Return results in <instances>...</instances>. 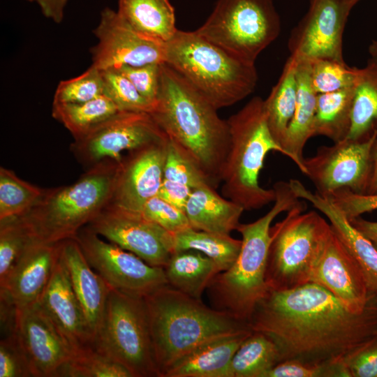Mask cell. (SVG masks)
I'll return each mask as SVG.
<instances>
[{
  "mask_svg": "<svg viewBox=\"0 0 377 377\" xmlns=\"http://www.w3.org/2000/svg\"><path fill=\"white\" fill-rule=\"evenodd\" d=\"M33 240L20 216L0 220V285Z\"/></svg>",
  "mask_w": 377,
  "mask_h": 377,
  "instance_id": "8d00e7d4",
  "label": "cell"
},
{
  "mask_svg": "<svg viewBox=\"0 0 377 377\" xmlns=\"http://www.w3.org/2000/svg\"><path fill=\"white\" fill-rule=\"evenodd\" d=\"M273 188L274 205L256 221L239 223L237 230L242 239L239 255L233 265L219 273L208 286L216 309L248 325L256 306L269 290L266 270L271 223L277 215L300 202L289 182H277Z\"/></svg>",
  "mask_w": 377,
  "mask_h": 377,
  "instance_id": "277c9868",
  "label": "cell"
},
{
  "mask_svg": "<svg viewBox=\"0 0 377 377\" xmlns=\"http://www.w3.org/2000/svg\"><path fill=\"white\" fill-rule=\"evenodd\" d=\"M164 269L170 286L198 300L221 272L211 258L192 249L173 253Z\"/></svg>",
  "mask_w": 377,
  "mask_h": 377,
  "instance_id": "83f0119b",
  "label": "cell"
},
{
  "mask_svg": "<svg viewBox=\"0 0 377 377\" xmlns=\"http://www.w3.org/2000/svg\"><path fill=\"white\" fill-rule=\"evenodd\" d=\"M104 94L110 98L121 111L151 113L154 105L143 97L133 84L115 68L101 70Z\"/></svg>",
  "mask_w": 377,
  "mask_h": 377,
  "instance_id": "f35d334b",
  "label": "cell"
},
{
  "mask_svg": "<svg viewBox=\"0 0 377 377\" xmlns=\"http://www.w3.org/2000/svg\"><path fill=\"white\" fill-rule=\"evenodd\" d=\"M119 111L114 102L103 94L83 103H52V115L68 129L75 140Z\"/></svg>",
  "mask_w": 377,
  "mask_h": 377,
  "instance_id": "1f68e13d",
  "label": "cell"
},
{
  "mask_svg": "<svg viewBox=\"0 0 377 377\" xmlns=\"http://www.w3.org/2000/svg\"><path fill=\"white\" fill-rule=\"evenodd\" d=\"M227 121L230 147L221 173L222 195L244 210L262 208L276 199L273 188L259 184L265 158L270 151L287 154L271 133L260 97L252 98Z\"/></svg>",
  "mask_w": 377,
  "mask_h": 377,
  "instance_id": "8992f818",
  "label": "cell"
},
{
  "mask_svg": "<svg viewBox=\"0 0 377 377\" xmlns=\"http://www.w3.org/2000/svg\"><path fill=\"white\" fill-rule=\"evenodd\" d=\"M297 60V102L293 117L287 130L283 148L286 151L287 156L304 173V157L303 156V151L307 141L314 136L317 94L311 84L309 61Z\"/></svg>",
  "mask_w": 377,
  "mask_h": 377,
  "instance_id": "484cf974",
  "label": "cell"
},
{
  "mask_svg": "<svg viewBox=\"0 0 377 377\" xmlns=\"http://www.w3.org/2000/svg\"><path fill=\"white\" fill-rule=\"evenodd\" d=\"M59 253L94 339L111 288L89 265L75 238L60 242Z\"/></svg>",
  "mask_w": 377,
  "mask_h": 377,
  "instance_id": "603a6c76",
  "label": "cell"
},
{
  "mask_svg": "<svg viewBox=\"0 0 377 377\" xmlns=\"http://www.w3.org/2000/svg\"><path fill=\"white\" fill-rule=\"evenodd\" d=\"M173 253L184 250L198 251L211 258L221 272L228 269L235 262L242 240L219 233L197 230L192 228L172 233Z\"/></svg>",
  "mask_w": 377,
  "mask_h": 377,
  "instance_id": "d6a6232c",
  "label": "cell"
},
{
  "mask_svg": "<svg viewBox=\"0 0 377 377\" xmlns=\"http://www.w3.org/2000/svg\"><path fill=\"white\" fill-rule=\"evenodd\" d=\"M300 201L270 228L266 281L269 290H289L309 282L312 267L330 230L315 211Z\"/></svg>",
  "mask_w": 377,
  "mask_h": 377,
  "instance_id": "ba28073f",
  "label": "cell"
},
{
  "mask_svg": "<svg viewBox=\"0 0 377 377\" xmlns=\"http://www.w3.org/2000/svg\"><path fill=\"white\" fill-rule=\"evenodd\" d=\"M150 114L216 188L230 147L228 121L166 63L161 64L158 95Z\"/></svg>",
  "mask_w": 377,
  "mask_h": 377,
  "instance_id": "7a4b0ae2",
  "label": "cell"
},
{
  "mask_svg": "<svg viewBox=\"0 0 377 377\" xmlns=\"http://www.w3.org/2000/svg\"><path fill=\"white\" fill-rule=\"evenodd\" d=\"M163 179L186 185L193 190L205 186H213L204 172L169 138Z\"/></svg>",
  "mask_w": 377,
  "mask_h": 377,
  "instance_id": "60d3db41",
  "label": "cell"
},
{
  "mask_svg": "<svg viewBox=\"0 0 377 377\" xmlns=\"http://www.w3.org/2000/svg\"><path fill=\"white\" fill-rule=\"evenodd\" d=\"M160 377L176 361L213 338L251 330L230 314L205 306L170 285L144 297Z\"/></svg>",
  "mask_w": 377,
  "mask_h": 377,
  "instance_id": "3957f363",
  "label": "cell"
},
{
  "mask_svg": "<svg viewBox=\"0 0 377 377\" xmlns=\"http://www.w3.org/2000/svg\"><path fill=\"white\" fill-rule=\"evenodd\" d=\"M119 163H101L70 185L44 189L36 205L20 216L32 237L47 244L73 238L110 202Z\"/></svg>",
  "mask_w": 377,
  "mask_h": 377,
  "instance_id": "5b68a950",
  "label": "cell"
},
{
  "mask_svg": "<svg viewBox=\"0 0 377 377\" xmlns=\"http://www.w3.org/2000/svg\"><path fill=\"white\" fill-rule=\"evenodd\" d=\"M73 238L91 267L112 290L144 298L169 285L164 268L150 265L135 254L103 240L87 226Z\"/></svg>",
  "mask_w": 377,
  "mask_h": 377,
  "instance_id": "7c38bea8",
  "label": "cell"
},
{
  "mask_svg": "<svg viewBox=\"0 0 377 377\" xmlns=\"http://www.w3.org/2000/svg\"><path fill=\"white\" fill-rule=\"evenodd\" d=\"M38 304L75 350L92 346L93 336L60 257Z\"/></svg>",
  "mask_w": 377,
  "mask_h": 377,
  "instance_id": "44dd1931",
  "label": "cell"
},
{
  "mask_svg": "<svg viewBox=\"0 0 377 377\" xmlns=\"http://www.w3.org/2000/svg\"><path fill=\"white\" fill-rule=\"evenodd\" d=\"M57 377H133L122 364L92 346L75 350L59 369Z\"/></svg>",
  "mask_w": 377,
  "mask_h": 377,
  "instance_id": "d590c367",
  "label": "cell"
},
{
  "mask_svg": "<svg viewBox=\"0 0 377 377\" xmlns=\"http://www.w3.org/2000/svg\"><path fill=\"white\" fill-rule=\"evenodd\" d=\"M44 188L33 185L10 169L0 168V220L21 216L39 200Z\"/></svg>",
  "mask_w": 377,
  "mask_h": 377,
  "instance_id": "e575fe53",
  "label": "cell"
},
{
  "mask_svg": "<svg viewBox=\"0 0 377 377\" xmlns=\"http://www.w3.org/2000/svg\"><path fill=\"white\" fill-rule=\"evenodd\" d=\"M249 325L274 341L279 363L318 366L344 362L377 337V293L363 311L353 312L313 282L269 290Z\"/></svg>",
  "mask_w": 377,
  "mask_h": 377,
  "instance_id": "6da1fadb",
  "label": "cell"
},
{
  "mask_svg": "<svg viewBox=\"0 0 377 377\" xmlns=\"http://www.w3.org/2000/svg\"><path fill=\"white\" fill-rule=\"evenodd\" d=\"M356 3L351 0H309L306 13L290 34V56L298 60L343 61V34Z\"/></svg>",
  "mask_w": 377,
  "mask_h": 377,
  "instance_id": "9a60e30c",
  "label": "cell"
},
{
  "mask_svg": "<svg viewBox=\"0 0 377 377\" xmlns=\"http://www.w3.org/2000/svg\"><path fill=\"white\" fill-rule=\"evenodd\" d=\"M377 133V66L371 59L358 68L354 84L351 123L346 138L363 140Z\"/></svg>",
  "mask_w": 377,
  "mask_h": 377,
  "instance_id": "f546056e",
  "label": "cell"
},
{
  "mask_svg": "<svg viewBox=\"0 0 377 377\" xmlns=\"http://www.w3.org/2000/svg\"><path fill=\"white\" fill-rule=\"evenodd\" d=\"M251 332L246 330L200 344L174 362L163 377H228L233 355Z\"/></svg>",
  "mask_w": 377,
  "mask_h": 377,
  "instance_id": "cb8c5ba5",
  "label": "cell"
},
{
  "mask_svg": "<svg viewBox=\"0 0 377 377\" xmlns=\"http://www.w3.org/2000/svg\"><path fill=\"white\" fill-rule=\"evenodd\" d=\"M369 52L371 60L377 66V39L374 40L369 46Z\"/></svg>",
  "mask_w": 377,
  "mask_h": 377,
  "instance_id": "f5cc1de1",
  "label": "cell"
},
{
  "mask_svg": "<svg viewBox=\"0 0 377 377\" xmlns=\"http://www.w3.org/2000/svg\"><path fill=\"white\" fill-rule=\"evenodd\" d=\"M353 96L354 85L317 94L314 136L323 135L333 142L347 138L350 128Z\"/></svg>",
  "mask_w": 377,
  "mask_h": 377,
  "instance_id": "4dcf8cb0",
  "label": "cell"
},
{
  "mask_svg": "<svg viewBox=\"0 0 377 377\" xmlns=\"http://www.w3.org/2000/svg\"><path fill=\"white\" fill-rule=\"evenodd\" d=\"M94 33L98 43L91 51V66L99 70L165 63L166 43L140 34L110 8L102 10Z\"/></svg>",
  "mask_w": 377,
  "mask_h": 377,
  "instance_id": "2e32d148",
  "label": "cell"
},
{
  "mask_svg": "<svg viewBox=\"0 0 377 377\" xmlns=\"http://www.w3.org/2000/svg\"><path fill=\"white\" fill-rule=\"evenodd\" d=\"M25 1H27L29 2H36L37 0H25Z\"/></svg>",
  "mask_w": 377,
  "mask_h": 377,
  "instance_id": "11a10c76",
  "label": "cell"
},
{
  "mask_svg": "<svg viewBox=\"0 0 377 377\" xmlns=\"http://www.w3.org/2000/svg\"><path fill=\"white\" fill-rule=\"evenodd\" d=\"M168 139L131 150L119 161L110 204L140 213L163 180Z\"/></svg>",
  "mask_w": 377,
  "mask_h": 377,
  "instance_id": "ac0fdd59",
  "label": "cell"
},
{
  "mask_svg": "<svg viewBox=\"0 0 377 377\" xmlns=\"http://www.w3.org/2000/svg\"><path fill=\"white\" fill-rule=\"evenodd\" d=\"M92 347L133 377H160L144 298L111 289Z\"/></svg>",
  "mask_w": 377,
  "mask_h": 377,
  "instance_id": "9c48e42d",
  "label": "cell"
},
{
  "mask_svg": "<svg viewBox=\"0 0 377 377\" xmlns=\"http://www.w3.org/2000/svg\"><path fill=\"white\" fill-rule=\"evenodd\" d=\"M309 282L328 290L353 312L363 311L376 294L370 291L359 265L332 227L312 267Z\"/></svg>",
  "mask_w": 377,
  "mask_h": 377,
  "instance_id": "e0dca14e",
  "label": "cell"
},
{
  "mask_svg": "<svg viewBox=\"0 0 377 377\" xmlns=\"http://www.w3.org/2000/svg\"><path fill=\"white\" fill-rule=\"evenodd\" d=\"M297 68V60L290 55L278 82L272 89L267 99L264 100L269 130L274 140L282 148L296 106Z\"/></svg>",
  "mask_w": 377,
  "mask_h": 377,
  "instance_id": "f1b7e54d",
  "label": "cell"
},
{
  "mask_svg": "<svg viewBox=\"0 0 377 377\" xmlns=\"http://www.w3.org/2000/svg\"><path fill=\"white\" fill-rule=\"evenodd\" d=\"M86 226L152 266L164 268L173 253L172 232L139 212L110 203Z\"/></svg>",
  "mask_w": 377,
  "mask_h": 377,
  "instance_id": "5bb4252c",
  "label": "cell"
},
{
  "mask_svg": "<svg viewBox=\"0 0 377 377\" xmlns=\"http://www.w3.org/2000/svg\"><path fill=\"white\" fill-rule=\"evenodd\" d=\"M161 64L123 66L115 69L124 75L143 97L155 105L159 91Z\"/></svg>",
  "mask_w": 377,
  "mask_h": 377,
  "instance_id": "f6af8a7d",
  "label": "cell"
},
{
  "mask_svg": "<svg viewBox=\"0 0 377 377\" xmlns=\"http://www.w3.org/2000/svg\"><path fill=\"white\" fill-rule=\"evenodd\" d=\"M374 244V246L377 248V240L372 242Z\"/></svg>",
  "mask_w": 377,
  "mask_h": 377,
  "instance_id": "db71d44e",
  "label": "cell"
},
{
  "mask_svg": "<svg viewBox=\"0 0 377 377\" xmlns=\"http://www.w3.org/2000/svg\"><path fill=\"white\" fill-rule=\"evenodd\" d=\"M166 139L150 113L119 111L74 140L70 150L87 170L101 163L119 162L126 151Z\"/></svg>",
  "mask_w": 377,
  "mask_h": 377,
  "instance_id": "8fae6325",
  "label": "cell"
},
{
  "mask_svg": "<svg viewBox=\"0 0 377 377\" xmlns=\"http://www.w3.org/2000/svg\"><path fill=\"white\" fill-rule=\"evenodd\" d=\"M365 194H377V138L371 151V172Z\"/></svg>",
  "mask_w": 377,
  "mask_h": 377,
  "instance_id": "816d5d0a",
  "label": "cell"
},
{
  "mask_svg": "<svg viewBox=\"0 0 377 377\" xmlns=\"http://www.w3.org/2000/svg\"><path fill=\"white\" fill-rule=\"evenodd\" d=\"M353 227L371 242L377 240V222L369 221L360 216L349 220Z\"/></svg>",
  "mask_w": 377,
  "mask_h": 377,
  "instance_id": "f907efd6",
  "label": "cell"
},
{
  "mask_svg": "<svg viewBox=\"0 0 377 377\" xmlns=\"http://www.w3.org/2000/svg\"><path fill=\"white\" fill-rule=\"evenodd\" d=\"M59 258V242L47 244L34 239L4 283L0 285V297L8 300L16 309L37 303Z\"/></svg>",
  "mask_w": 377,
  "mask_h": 377,
  "instance_id": "ffe728a7",
  "label": "cell"
},
{
  "mask_svg": "<svg viewBox=\"0 0 377 377\" xmlns=\"http://www.w3.org/2000/svg\"><path fill=\"white\" fill-rule=\"evenodd\" d=\"M117 11L133 29L156 42L168 43L178 30L169 0H119Z\"/></svg>",
  "mask_w": 377,
  "mask_h": 377,
  "instance_id": "4316f807",
  "label": "cell"
},
{
  "mask_svg": "<svg viewBox=\"0 0 377 377\" xmlns=\"http://www.w3.org/2000/svg\"><path fill=\"white\" fill-rule=\"evenodd\" d=\"M192 191L186 185L163 179L157 195L184 212Z\"/></svg>",
  "mask_w": 377,
  "mask_h": 377,
  "instance_id": "c3c4849f",
  "label": "cell"
},
{
  "mask_svg": "<svg viewBox=\"0 0 377 377\" xmlns=\"http://www.w3.org/2000/svg\"><path fill=\"white\" fill-rule=\"evenodd\" d=\"M165 63L217 110L243 100L255 89V64L239 60L194 31L177 30L166 43Z\"/></svg>",
  "mask_w": 377,
  "mask_h": 377,
  "instance_id": "52a82bcc",
  "label": "cell"
},
{
  "mask_svg": "<svg viewBox=\"0 0 377 377\" xmlns=\"http://www.w3.org/2000/svg\"><path fill=\"white\" fill-rule=\"evenodd\" d=\"M15 331L27 355L33 377H57L75 350L36 303L17 309Z\"/></svg>",
  "mask_w": 377,
  "mask_h": 377,
  "instance_id": "d6986e66",
  "label": "cell"
},
{
  "mask_svg": "<svg viewBox=\"0 0 377 377\" xmlns=\"http://www.w3.org/2000/svg\"><path fill=\"white\" fill-rule=\"evenodd\" d=\"M324 197L338 207L348 220L377 209V194H359L341 188Z\"/></svg>",
  "mask_w": 377,
  "mask_h": 377,
  "instance_id": "bcb514c9",
  "label": "cell"
},
{
  "mask_svg": "<svg viewBox=\"0 0 377 377\" xmlns=\"http://www.w3.org/2000/svg\"><path fill=\"white\" fill-rule=\"evenodd\" d=\"M140 214L172 233L191 228L184 211L158 195L151 198L145 204Z\"/></svg>",
  "mask_w": 377,
  "mask_h": 377,
  "instance_id": "7bdbcfd3",
  "label": "cell"
},
{
  "mask_svg": "<svg viewBox=\"0 0 377 377\" xmlns=\"http://www.w3.org/2000/svg\"><path fill=\"white\" fill-rule=\"evenodd\" d=\"M212 186L193 190L184 208L192 228L230 235L237 230L244 209L220 195Z\"/></svg>",
  "mask_w": 377,
  "mask_h": 377,
  "instance_id": "d4e9b609",
  "label": "cell"
},
{
  "mask_svg": "<svg viewBox=\"0 0 377 377\" xmlns=\"http://www.w3.org/2000/svg\"><path fill=\"white\" fill-rule=\"evenodd\" d=\"M104 94L101 71L90 66L77 77L59 82L54 95L53 103H83Z\"/></svg>",
  "mask_w": 377,
  "mask_h": 377,
  "instance_id": "ab89813d",
  "label": "cell"
},
{
  "mask_svg": "<svg viewBox=\"0 0 377 377\" xmlns=\"http://www.w3.org/2000/svg\"><path fill=\"white\" fill-rule=\"evenodd\" d=\"M279 363V353L274 341L261 332L252 331L233 355L228 377H264Z\"/></svg>",
  "mask_w": 377,
  "mask_h": 377,
  "instance_id": "836d02e7",
  "label": "cell"
},
{
  "mask_svg": "<svg viewBox=\"0 0 377 377\" xmlns=\"http://www.w3.org/2000/svg\"><path fill=\"white\" fill-rule=\"evenodd\" d=\"M350 377L344 362L313 366L297 361L277 364L265 377Z\"/></svg>",
  "mask_w": 377,
  "mask_h": 377,
  "instance_id": "ee69618b",
  "label": "cell"
},
{
  "mask_svg": "<svg viewBox=\"0 0 377 377\" xmlns=\"http://www.w3.org/2000/svg\"><path fill=\"white\" fill-rule=\"evenodd\" d=\"M351 1H355L356 3H357L360 0H351Z\"/></svg>",
  "mask_w": 377,
  "mask_h": 377,
  "instance_id": "9f6ffc18",
  "label": "cell"
},
{
  "mask_svg": "<svg viewBox=\"0 0 377 377\" xmlns=\"http://www.w3.org/2000/svg\"><path fill=\"white\" fill-rule=\"evenodd\" d=\"M33 377L30 364L15 330L0 341V377Z\"/></svg>",
  "mask_w": 377,
  "mask_h": 377,
  "instance_id": "b9f144b4",
  "label": "cell"
},
{
  "mask_svg": "<svg viewBox=\"0 0 377 377\" xmlns=\"http://www.w3.org/2000/svg\"><path fill=\"white\" fill-rule=\"evenodd\" d=\"M377 133L363 140L346 138L320 147L304 159V172L316 192L326 195L341 188L365 194L371 172V151Z\"/></svg>",
  "mask_w": 377,
  "mask_h": 377,
  "instance_id": "4fadbf2b",
  "label": "cell"
},
{
  "mask_svg": "<svg viewBox=\"0 0 377 377\" xmlns=\"http://www.w3.org/2000/svg\"><path fill=\"white\" fill-rule=\"evenodd\" d=\"M280 31V18L272 0H219L195 31L232 57L255 64Z\"/></svg>",
  "mask_w": 377,
  "mask_h": 377,
  "instance_id": "30bf717a",
  "label": "cell"
},
{
  "mask_svg": "<svg viewBox=\"0 0 377 377\" xmlns=\"http://www.w3.org/2000/svg\"><path fill=\"white\" fill-rule=\"evenodd\" d=\"M68 0H37L43 14L57 23L62 21Z\"/></svg>",
  "mask_w": 377,
  "mask_h": 377,
  "instance_id": "681fc988",
  "label": "cell"
},
{
  "mask_svg": "<svg viewBox=\"0 0 377 377\" xmlns=\"http://www.w3.org/2000/svg\"><path fill=\"white\" fill-rule=\"evenodd\" d=\"M290 186L295 195L309 201L330 221V226L359 265L371 292L377 293V248L352 226L349 220L329 199L312 193L302 182L292 179Z\"/></svg>",
  "mask_w": 377,
  "mask_h": 377,
  "instance_id": "7402d4cb",
  "label": "cell"
},
{
  "mask_svg": "<svg viewBox=\"0 0 377 377\" xmlns=\"http://www.w3.org/2000/svg\"><path fill=\"white\" fill-rule=\"evenodd\" d=\"M309 61L311 84L317 94L354 85L358 68L349 66L344 60L316 59Z\"/></svg>",
  "mask_w": 377,
  "mask_h": 377,
  "instance_id": "74e56055",
  "label": "cell"
},
{
  "mask_svg": "<svg viewBox=\"0 0 377 377\" xmlns=\"http://www.w3.org/2000/svg\"><path fill=\"white\" fill-rule=\"evenodd\" d=\"M350 377H377V337L345 360Z\"/></svg>",
  "mask_w": 377,
  "mask_h": 377,
  "instance_id": "7dc6e473",
  "label": "cell"
}]
</instances>
